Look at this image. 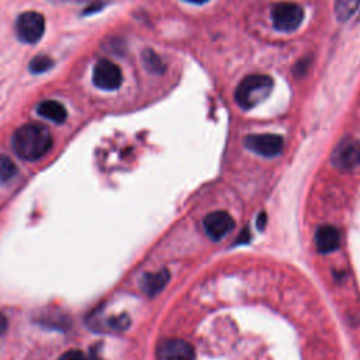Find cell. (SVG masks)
I'll use <instances>...</instances> for the list:
<instances>
[{
	"instance_id": "cell-8",
	"label": "cell",
	"mask_w": 360,
	"mask_h": 360,
	"mask_svg": "<svg viewBox=\"0 0 360 360\" xmlns=\"http://www.w3.org/2000/svg\"><path fill=\"white\" fill-rule=\"evenodd\" d=\"M233 225L235 222L226 211H212L202 221L204 231L212 240H221L233 229Z\"/></svg>"
},
{
	"instance_id": "cell-21",
	"label": "cell",
	"mask_w": 360,
	"mask_h": 360,
	"mask_svg": "<svg viewBox=\"0 0 360 360\" xmlns=\"http://www.w3.org/2000/svg\"><path fill=\"white\" fill-rule=\"evenodd\" d=\"M62 1H73V3H83V1H91V0H62Z\"/></svg>"
},
{
	"instance_id": "cell-17",
	"label": "cell",
	"mask_w": 360,
	"mask_h": 360,
	"mask_svg": "<svg viewBox=\"0 0 360 360\" xmlns=\"http://www.w3.org/2000/svg\"><path fill=\"white\" fill-rule=\"evenodd\" d=\"M58 360H89V359L80 350H69L63 353Z\"/></svg>"
},
{
	"instance_id": "cell-14",
	"label": "cell",
	"mask_w": 360,
	"mask_h": 360,
	"mask_svg": "<svg viewBox=\"0 0 360 360\" xmlns=\"http://www.w3.org/2000/svg\"><path fill=\"white\" fill-rule=\"evenodd\" d=\"M142 62L145 69L150 73H162L165 70V63L152 49H145L142 52Z\"/></svg>"
},
{
	"instance_id": "cell-11",
	"label": "cell",
	"mask_w": 360,
	"mask_h": 360,
	"mask_svg": "<svg viewBox=\"0 0 360 360\" xmlns=\"http://www.w3.org/2000/svg\"><path fill=\"white\" fill-rule=\"evenodd\" d=\"M169 278H170V274L166 269L155 271V273H148L142 277L141 288L146 295L153 297V295L159 294L166 287V284L169 283Z\"/></svg>"
},
{
	"instance_id": "cell-19",
	"label": "cell",
	"mask_w": 360,
	"mask_h": 360,
	"mask_svg": "<svg viewBox=\"0 0 360 360\" xmlns=\"http://www.w3.org/2000/svg\"><path fill=\"white\" fill-rule=\"evenodd\" d=\"M7 329V319L6 316L0 312V335Z\"/></svg>"
},
{
	"instance_id": "cell-6",
	"label": "cell",
	"mask_w": 360,
	"mask_h": 360,
	"mask_svg": "<svg viewBox=\"0 0 360 360\" xmlns=\"http://www.w3.org/2000/svg\"><path fill=\"white\" fill-rule=\"evenodd\" d=\"M330 160L340 170H350L360 165V141L353 138L342 139L332 152Z\"/></svg>"
},
{
	"instance_id": "cell-9",
	"label": "cell",
	"mask_w": 360,
	"mask_h": 360,
	"mask_svg": "<svg viewBox=\"0 0 360 360\" xmlns=\"http://www.w3.org/2000/svg\"><path fill=\"white\" fill-rule=\"evenodd\" d=\"M159 360H194V349L181 339H166L158 346Z\"/></svg>"
},
{
	"instance_id": "cell-3",
	"label": "cell",
	"mask_w": 360,
	"mask_h": 360,
	"mask_svg": "<svg viewBox=\"0 0 360 360\" xmlns=\"http://www.w3.org/2000/svg\"><path fill=\"white\" fill-rule=\"evenodd\" d=\"M304 20V10L295 3H277L271 8V21L276 30L281 32L295 31Z\"/></svg>"
},
{
	"instance_id": "cell-4",
	"label": "cell",
	"mask_w": 360,
	"mask_h": 360,
	"mask_svg": "<svg viewBox=\"0 0 360 360\" xmlns=\"http://www.w3.org/2000/svg\"><path fill=\"white\" fill-rule=\"evenodd\" d=\"M45 31V18L38 11H25L15 21L17 38L24 44L38 42Z\"/></svg>"
},
{
	"instance_id": "cell-10",
	"label": "cell",
	"mask_w": 360,
	"mask_h": 360,
	"mask_svg": "<svg viewBox=\"0 0 360 360\" xmlns=\"http://www.w3.org/2000/svg\"><path fill=\"white\" fill-rule=\"evenodd\" d=\"M315 245L319 253H332L340 245V233L332 225H322L316 229Z\"/></svg>"
},
{
	"instance_id": "cell-5",
	"label": "cell",
	"mask_w": 360,
	"mask_h": 360,
	"mask_svg": "<svg viewBox=\"0 0 360 360\" xmlns=\"http://www.w3.org/2000/svg\"><path fill=\"white\" fill-rule=\"evenodd\" d=\"M93 84L101 90H117L122 84V72L110 59H100L93 68Z\"/></svg>"
},
{
	"instance_id": "cell-12",
	"label": "cell",
	"mask_w": 360,
	"mask_h": 360,
	"mask_svg": "<svg viewBox=\"0 0 360 360\" xmlns=\"http://www.w3.org/2000/svg\"><path fill=\"white\" fill-rule=\"evenodd\" d=\"M37 112L38 115H41L42 118H46L52 122L56 124H62L66 117H68V111L63 107V104H60L56 100H44L37 105Z\"/></svg>"
},
{
	"instance_id": "cell-20",
	"label": "cell",
	"mask_w": 360,
	"mask_h": 360,
	"mask_svg": "<svg viewBox=\"0 0 360 360\" xmlns=\"http://www.w3.org/2000/svg\"><path fill=\"white\" fill-rule=\"evenodd\" d=\"M184 1H188V3H194V4H204V3H207L208 0H184Z\"/></svg>"
},
{
	"instance_id": "cell-1",
	"label": "cell",
	"mask_w": 360,
	"mask_h": 360,
	"mask_svg": "<svg viewBox=\"0 0 360 360\" xmlns=\"http://www.w3.org/2000/svg\"><path fill=\"white\" fill-rule=\"evenodd\" d=\"M11 145L21 159L38 160L52 148V135L45 125L28 122L15 129Z\"/></svg>"
},
{
	"instance_id": "cell-16",
	"label": "cell",
	"mask_w": 360,
	"mask_h": 360,
	"mask_svg": "<svg viewBox=\"0 0 360 360\" xmlns=\"http://www.w3.org/2000/svg\"><path fill=\"white\" fill-rule=\"evenodd\" d=\"M53 66V60L46 55H37L28 63V69L31 73H44Z\"/></svg>"
},
{
	"instance_id": "cell-18",
	"label": "cell",
	"mask_w": 360,
	"mask_h": 360,
	"mask_svg": "<svg viewBox=\"0 0 360 360\" xmlns=\"http://www.w3.org/2000/svg\"><path fill=\"white\" fill-rule=\"evenodd\" d=\"M266 221H267V215H266V212H260V214L257 215V221H256V226H257V229H259V231L264 229V226H266Z\"/></svg>"
},
{
	"instance_id": "cell-7",
	"label": "cell",
	"mask_w": 360,
	"mask_h": 360,
	"mask_svg": "<svg viewBox=\"0 0 360 360\" xmlns=\"http://www.w3.org/2000/svg\"><path fill=\"white\" fill-rule=\"evenodd\" d=\"M245 146L264 158H274L281 153L284 141L276 134H250L245 138Z\"/></svg>"
},
{
	"instance_id": "cell-13",
	"label": "cell",
	"mask_w": 360,
	"mask_h": 360,
	"mask_svg": "<svg viewBox=\"0 0 360 360\" xmlns=\"http://www.w3.org/2000/svg\"><path fill=\"white\" fill-rule=\"evenodd\" d=\"M360 0H336L335 1V13L339 21L349 20L354 11L359 8Z\"/></svg>"
},
{
	"instance_id": "cell-15",
	"label": "cell",
	"mask_w": 360,
	"mask_h": 360,
	"mask_svg": "<svg viewBox=\"0 0 360 360\" xmlns=\"http://www.w3.org/2000/svg\"><path fill=\"white\" fill-rule=\"evenodd\" d=\"M15 173L17 166L14 165V162L6 155H0V184L11 180L15 176Z\"/></svg>"
},
{
	"instance_id": "cell-2",
	"label": "cell",
	"mask_w": 360,
	"mask_h": 360,
	"mask_svg": "<svg viewBox=\"0 0 360 360\" xmlns=\"http://www.w3.org/2000/svg\"><path fill=\"white\" fill-rule=\"evenodd\" d=\"M274 87V82L266 75H249L235 89V101L243 110H249L266 100Z\"/></svg>"
}]
</instances>
